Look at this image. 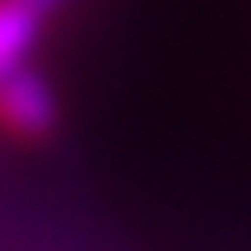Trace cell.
Wrapping results in <instances>:
<instances>
[{
    "label": "cell",
    "instance_id": "cell-1",
    "mask_svg": "<svg viewBox=\"0 0 251 251\" xmlns=\"http://www.w3.org/2000/svg\"><path fill=\"white\" fill-rule=\"evenodd\" d=\"M56 117H61V107H56L51 84L28 61L0 79V130H5L9 140H19V144L47 140V135L56 130Z\"/></svg>",
    "mask_w": 251,
    "mask_h": 251
},
{
    "label": "cell",
    "instance_id": "cell-2",
    "mask_svg": "<svg viewBox=\"0 0 251 251\" xmlns=\"http://www.w3.org/2000/svg\"><path fill=\"white\" fill-rule=\"evenodd\" d=\"M70 0H0V79L28 61L42 28L51 24Z\"/></svg>",
    "mask_w": 251,
    "mask_h": 251
}]
</instances>
